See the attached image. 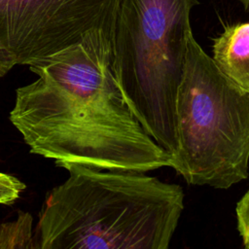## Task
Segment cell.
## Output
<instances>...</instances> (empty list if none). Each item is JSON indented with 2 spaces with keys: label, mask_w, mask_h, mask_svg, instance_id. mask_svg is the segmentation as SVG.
Here are the masks:
<instances>
[{
  "label": "cell",
  "mask_w": 249,
  "mask_h": 249,
  "mask_svg": "<svg viewBox=\"0 0 249 249\" xmlns=\"http://www.w3.org/2000/svg\"><path fill=\"white\" fill-rule=\"evenodd\" d=\"M111 62V38L93 29L29 65L38 78L16 90L10 121L31 153L103 169L171 165L126 103Z\"/></svg>",
  "instance_id": "cell-1"
},
{
  "label": "cell",
  "mask_w": 249,
  "mask_h": 249,
  "mask_svg": "<svg viewBox=\"0 0 249 249\" xmlns=\"http://www.w3.org/2000/svg\"><path fill=\"white\" fill-rule=\"evenodd\" d=\"M69 177L47 196L40 249H166L184 210V191L146 172L58 161Z\"/></svg>",
  "instance_id": "cell-2"
},
{
  "label": "cell",
  "mask_w": 249,
  "mask_h": 249,
  "mask_svg": "<svg viewBox=\"0 0 249 249\" xmlns=\"http://www.w3.org/2000/svg\"><path fill=\"white\" fill-rule=\"evenodd\" d=\"M197 0H121L112 38V70L148 134L170 156L175 105Z\"/></svg>",
  "instance_id": "cell-3"
},
{
  "label": "cell",
  "mask_w": 249,
  "mask_h": 249,
  "mask_svg": "<svg viewBox=\"0 0 249 249\" xmlns=\"http://www.w3.org/2000/svg\"><path fill=\"white\" fill-rule=\"evenodd\" d=\"M171 165L190 185L229 189L249 175V91L189 36L177 89Z\"/></svg>",
  "instance_id": "cell-4"
},
{
  "label": "cell",
  "mask_w": 249,
  "mask_h": 249,
  "mask_svg": "<svg viewBox=\"0 0 249 249\" xmlns=\"http://www.w3.org/2000/svg\"><path fill=\"white\" fill-rule=\"evenodd\" d=\"M212 53L222 73L249 91V22L227 26L214 39Z\"/></svg>",
  "instance_id": "cell-5"
},
{
  "label": "cell",
  "mask_w": 249,
  "mask_h": 249,
  "mask_svg": "<svg viewBox=\"0 0 249 249\" xmlns=\"http://www.w3.org/2000/svg\"><path fill=\"white\" fill-rule=\"evenodd\" d=\"M32 217L19 212L17 220L0 226V248H38L32 236Z\"/></svg>",
  "instance_id": "cell-6"
},
{
  "label": "cell",
  "mask_w": 249,
  "mask_h": 249,
  "mask_svg": "<svg viewBox=\"0 0 249 249\" xmlns=\"http://www.w3.org/2000/svg\"><path fill=\"white\" fill-rule=\"evenodd\" d=\"M25 185L18 178L0 172V204H11L18 198Z\"/></svg>",
  "instance_id": "cell-7"
},
{
  "label": "cell",
  "mask_w": 249,
  "mask_h": 249,
  "mask_svg": "<svg viewBox=\"0 0 249 249\" xmlns=\"http://www.w3.org/2000/svg\"><path fill=\"white\" fill-rule=\"evenodd\" d=\"M235 215L237 230L243 245L249 248V190L236 203Z\"/></svg>",
  "instance_id": "cell-8"
},
{
  "label": "cell",
  "mask_w": 249,
  "mask_h": 249,
  "mask_svg": "<svg viewBox=\"0 0 249 249\" xmlns=\"http://www.w3.org/2000/svg\"><path fill=\"white\" fill-rule=\"evenodd\" d=\"M238 1H240L244 5V7L249 9V0H238Z\"/></svg>",
  "instance_id": "cell-9"
}]
</instances>
